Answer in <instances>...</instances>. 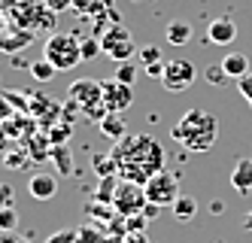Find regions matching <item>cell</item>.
<instances>
[{
  "label": "cell",
  "instance_id": "obj_31",
  "mask_svg": "<svg viewBox=\"0 0 252 243\" xmlns=\"http://www.w3.org/2000/svg\"><path fill=\"white\" fill-rule=\"evenodd\" d=\"M146 222H149V219H143V213H140V216H128V222H125V231H143V228H146Z\"/></svg>",
  "mask_w": 252,
  "mask_h": 243
},
{
  "label": "cell",
  "instance_id": "obj_33",
  "mask_svg": "<svg viewBox=\"0 0 252 243\" xmlns=\"http://www.w3.org/2000/svg\"><path fill=\"white\" fill-rule=\"evenodd\" d=\"M164 64H167V61H155V64H149V67H146V76L161 79V76H164Z\"/></svg>",
  "mask_w": 252,
  "mask_h": 243
},
{
  "label": "cell",
  "instance_id": "obj_25",
  "mask_svg": "<svg viewBox=\"0 0 252 243\" xmlns=\"http://www.w3.org/2000/svg\"><path fill=\"white\" fill-rule=\"evenodd\" d=\"M76 243H106V240H103V234L94 225H82L79 234H76Z\"/></svg>",
  "mask_w": 252,
  "mask_h": 243
},
{
  "label": "cell",
  "instance_id": "obj_9",
  "mask_svg": "<svg viewBox=\"0 0 252 243\" xmlns=\"http://www.w3.org/2000/svg\"><path fill=\"white\" fill-rule=\"evenodd\" d=\"M100 91H103V82H97V79H73L70 88H67V98L73 101V104H79V109L85 113L88 106L103 104L100 101Z\"/></svg>",
  "mask_w": 252,
  "mask_h": 243
},
{
  "label": "cell",
  "instance_id": "obj_8",
  "mask_svg": "<svg viewBox=\"0 0 252 243\" xmlns=\"http://www.w3.org/2000/svg\"><path fill=\"white\" fill-rule=\"evenodd\" d=\"M100 101L106 106V113H125V109L134 104V91H131V85H125L119 79H110V82H103Z\"/></svg>",
  "mask_w": 252,
  "mask_h": 243
},
{
  "label": "cell",
  "instance_id": "obj_23",
  "mask_svg": "<svg viewBox=\"0 0 252 243\" xmlns=\"http://www.w3.org/2000/svg\"><path fill=\"white\" fill-rule=\"evenodd\" d=\"M116 79L125 82V85H134V79H137V64L134 61H122L116 67Z\"/></svg>",
  "mask_w": 252,
  "mask_h": 243
},
{
  "label": "cell",
  "instance_id": "obj_30",
  "mask_svg": "<svg viewBox=\"0 0 252 243\" xmlns=\"http://www.w3.org/2000/svg\"><path fill=\"white\" fill-rule=\"evenodd\" d=\"M15 195H12V185L9 182H0V207H12Z\"/></svg>",
  "mask_w": 252,
  "mask_h": 243
},
{
  "label": "cell",
  "instance_id": "obj_10",
  "mask_svg": "<svg viewBox=\"0 0 252 243\" xmlns=\"http://www.w3.org/2000/svg\"><path fill=\"white\" fill-rule=\"evenodd\" d=\"M207 40L213 46H231L237 40V25H234V18L222 15V18H213L207 25Z\"/></svg>",
  "mask_w": 252,
  "mask_h": 243
},
{
  "label": "cell",
  "instance_id": "obj_2",
  "mask_svg": "<svg viewBox=\"0 0 252 243\" xmlns=\"http://www.w3.org/2000/svg\"><path fill=\"white\" fill-rule=\"evenodd\" d=\"M170 137L183 149H189V152H207V149H213L216 137H219V122H216L210 109L191 106L170 128Z\"/></svg>",
  "mask_w": 252,
  "mask_h": 243
},
{
  "label": "cell",
  "instance_id": "obj_36",
  "mask_svg": "<svg viewBox=\"0 0 252 243\" xmlns=\"http://www.w3.org/2000/svg\"><path fill=\"white\" fill-rule=\"evenodd\" d=\"M243 231H252V213L243 216Z\"/></svg>",
  "mask_w": 252,
  "mask_h": 243
},
{
  "label": "cell",
  "instance_id": "obj_6",
  "mask_svg": "<svg viewBox=\"0 0 252 243\" xmlns=\"http://www.w3.org/2000/svg\"><path fill=\"white\" fill-rule=\"evenodd\" d=\"M146 192H143L140 182H119L116 198H113V210L119 216H140L146 207Z\"/></svg>",
  "mask_w": 252,
  "mask_h": 243
},
{
  "label": "cell",
  "instance_id": "obj_26",
  "mask_svg": "<svg viewBox=\"0 0 252 243\" xmlns=\"http://www.w3.org/2000/svg\"><path fill=\"white\" fill-rule=\"evenodd\" d=\"M76 228H61V231H55V234H49L46 237V243H76Z\"/></svg>",
  "mask_w": 252,
  "mask_h": 243
},
{
  "label": "cell",
  "instance_id": "obj_22",
  "mask_svg": "<svg viewBox=\"0 0 252 243\" xmlns=\"http://www.w3.org/2000/svg\"><path fill=\"white\" fill-rule=\"evenodd\" d=\"M70 134H73V125H67V122L64 125H55V128L49 131V143L52 146H64L70 140Z\"/></svg>",
  "mask_w": 252,
  "mask_h": 243
},
{
  "label": "cell",
  "instance_id": "obj_13",
  "mask_svg": "<svg viewBox=\"0 0 252 243\" xmlns=\"http://www.w3.org/2000/svg\"><path fill=\"white\" fill-rule=\"evenodd\" d=\"M191 34H194V28H191V22H186V18H173V22L167 25V31H164L167 43L176 46V49H183L191 40Z\"/></svg>",
  "mask_w": 252,
  "mask_h": 243
},
{
  "label": "cell",
  "instance_id": "obj_4",
  "mask_svg": "<svg viewBox=\"0 0 252 243\" xmlns=\"http://www.w3.org/2000/svg\"><path fill=\"white\" fill-rule=\"evenodd\" d=\"M100 46H103V55L106 58H113L116 64L122 61H131L134 55L140 52L134 46V36L128 28H122V25H113V28H106V34L100 36Z\"/></svg>",
  "mask_w": 252,
  "mask_h": 243
},
{
  "label": "cell",
  "instance_id": "obj_15",
  "mask_svg": "<svg viewBox=\"0 0 252 243\" xmlns=\"http://www.w3.org/2000/svg\"><path fill=\"white\" fill-rule=\"evenodd\" d=\"M170 210H173V219L186 225V222H191L194 213H197V201H194L191 195H179V198L173 201V207H170Z\"/></svg>",
  "mask_w": 252,
  "mask_h": 243
},
{
  "label": "cell",
  "instance_id": "obj_14",
  "mask_svg": "<svg viewBox=\"0 0 252 243\" xmlns=\"http://www.w3.org/2000/svg\"><path fill=\"white\" fill-rule=\"evenodd\" d=\"M219 64H222V70L228 73V79H243L246 73H249V58H246L243 52H228Z\"/></svg>",
  "mask_w": 252,
  "mask_h": 243
},
{
  "label": "cell",
  "instance_id": "obj_17",
  "mask_svg": "<svg viewBox=\"0 0 252 243\" xmlns=\"http://www.w3.org/2000/svg\"><path fill=\"white\" fill-rule=\"evenodd\" d=\"M100 131H103L106 137H113V140H122L125 137V122L119 119V113H106L100 119Z\"/></svg>",
  "mask_w": 252,
  "mask_h": 243
},
{
  "label": "cell",
  "instance_id": "obj_7",
  "mask_svg": "<svg viewBox=\"0 0 252 243\" xmlns=\"http://www.w3.org/2000/svg\"><path fill=\"white\" fill-rule=\"evenodd\" d=\"M197 79V70L191 61L186 58H173L164 64V76H161V85H164L167 91H186L191 88V82Z\"/></svg>",
  "mask_w": 252,
  "mask_h": 243
},
{
  "label": "cell",
  "instance_id": "obj_24",
  "mask_svg": "<svg viewBox=\"0 0 252 243\" xmlns=\"http://www.w3.org/2000/svg\"><path fill=\"white\" fill-rule=\"evenodd\" d=\"M204 79H207L210 85H225V82H228V73L222 70V64H210V67L204 70Z\"/></svg>",
  "mask_w": 252,
  "mask_h": 243
},
{
  "label": "cell",
  "instance_id": "obj_3",
  "mask_svg": "<svg viewBox=\"0 0 252 243\" xmlns=\"http://www.w3.org/2000/svg\"><path fill=\"white\" fill-rule=\"evenodd\" d=\"M43 58L55 64V70H73L79 61H82V40H76L73 34H52L46 40V49H43Z\"/></svg>",
  "mask_w": 252,
  "mask_h": 243
},
{
  "label": "cell",
  "instance_id": "obj_27",
  "mask_svg": "<svg viewBox=\"0 0 252 243\" xmlns=\"http://www.w3.org/2000/svg\"><path fill=\"white\" fill-rule=\"evenodd\" d=\"M100 52H103L100 40H82V61H94Z\"/></svg>",
  "mask_w": 252,
  "mask_h": 243
},
{
  "label": "cell",
  "instance_id": "obj_18",
  "mask_svg": "<svg viewBox=\"0 0 252 243\" xmlns=\"http://www.w3.org/2000/svg\"><path fill=\"white\" fill-rule=\"evenodd\" d=\"M49 155H52V161H55V167L61 174H73V158H70L67 146H49Z\"/></svg>",
  "mask_w": 252,
  "mask_h": 243
},
{
  "label": "cell",
  "instance_id": "obj_11",
  "mask_svg": "<svg viewBox=\"0 0 252 243\" xmlns=\"http://www.w3.org/2000/svg\"><path fill=\"white\" fill-rule=\"evenodd\" d=\"M28 195L33 201H52L58 195V176L55 174H33L28 179Z\"/></svg>",
  "mask_w": 252,
  "mask_h": 243
},
{
  "label": "cell",
  "instance_id": "obj_29",
  "mask_svg": "<svg viewBox=\"0 0 252 243\" xmlns=\"http://www.w3.org/2000/svg\"><path fill=\"white\" fill-rule=\"evenodd\" d=\"M237 88H240V95H243V101L252 106V70L246 73L243 79H237Z\"/></svg>",
  "mask_w": 252,
  "mask_h": 243
},
{
  "label": "cell",
  "instance_id": "obj_21",
  "mask_svg": "<svg viewBox=\"0 0 252 243\" xmlns=\"http://www.w3.org/2000/svg\"><path fill=\"white\" fill-rule=\"evenodd\" d=\"M15 228H19V213H15V207H0V234L15 231Z\"/></svg>",
  "mask_w": 252,
  "mask_h": 243
},
{
  "label": "cell",
  "instance_id": "obj_5",
  "mask_svg": "<svg viewBox=\"0 0 252 243\" xmlns=\"http://www.w3.org/2000/svg\"><path fill=\"white\" fill-rule=\"evenodd\" d=\"M143 192H146L149 204H158V207H173V201L179 198V179L170 171H158L155 176L146 179Z\"/></svg>",
  "mask_w": 252,
  "mask_h": 243
},
{
  "label": "cell",
  "instance_id": "obj_12",
  "mask_svg": "<svg viewBox=\"0 0 252 243\" xmlns=\"http://www.w3.org/2000/svg\"><path fill=\"white\" fill-rule=\"evenodd\" d=\"M231 185H234V192H240V195L252 192V158H240L237 164H234Z\"/></svg>",
  "mask_w": 252,
  "mask_h": 243
},
{
  "label": "cell",
  "instance_id": "obj_20",
  "mask_svg": "<svg viewBox=\"0 0 252 243\" xmlns=\"http://www.w3.org/2000/svg\"><path fill=\"white\" fill-rule=\"evenodd\" d=\"M28 158H31L28 149H6V152H3V161L9 167H15V171H22V167L28 164Z\"/></svg>",
  "mask_w": 252,
  "mask_h": 243
},
{
  "label": "cell",
  "instance_id": "obj_35",
  "mask_svg": "<svg viewBox=\"0 0 252 243\" xmlns=\"http://www.w3.org/2000/svg\"><path fill=\"white\" fill-rule=\"evenodd\" d=\"M210 210H213V213H222V210H225V204H222V201H213V204H210Z\"/></svg>",
  "mask_w": 252,
  "mask_h": 243
},
{
  "label": "cell",
  "instance_id": "obj_32",
  "mask_svg": "<svg viewBox=\"0 0 252 243\" xmlns=\"http://www.w3.org/2000/svg\"><path fill=\"white\" fill-rule=\"evenodd\" d=\"M0 243H31V237H25L19 231H3L0 234Z\"/></svg>",
  "mask_w": 252,
  "mask_h": 243
},
{
  "label": "cell",
  "instance_id": "obj_28",
  "mask_svg": "<svg viewBox=\"0 0 252 243\" xmlns=\"http://www.w3.org/2000/svg\"><path fill=\"white\" fill-rule=\"evenodd\" d=\"M140 61L149 67V64H155V61H164V58H161V49H158V46H143V49H140Z\"/></svg>",
  "mask_w": 252,
  "mask_h": 243
},
{
  "label": "cell",
  "instance_id": "obj_16",
  "mask_svg": "<svg viewBox=\"0 0 252 243\" xmlns=\"http://www.w3.org/2000/svg\"><path fill=\"white\" fill-rule=\"evenodd\" d=\"M31 43V34L28 31H12L0 36V52H22Z\"/></svg>",
  "mask_w": 252,
  "mask_h": 243
},
{
  "label": "cell",
  "instance_id": "obj_19",
  "mask_svg": "<svg viewBox=\"0 0 252 243\" xmlns=\"http://www.w3.org/2000/svg\"><path fill=\"white\" fill-rule=\"evenodd\" d=\"M31 76L37 79V82H52V79L58 76V70H55V64H52V61L40 58V61H33V64H31Z\"/></svg>",
  "mask_w": 252,
  "mask_h": 243
},
{
  "label": "cell",
  "instance_id": "obj_1",
  "mask_svg": "<svg viewBox=\"0 0 252 243\" xmlns=\"http://www.w3.org/2000/svg\"><path fill=\"white\" fill-rule=\"evenodd\" d=\"M113 164L116 171L131 179V182H140L146 185L149 176H155L158 171H164V149L155 137H146V134H128L122 137L119 146L113 149Z\"/></svg>",
  "mask_w": 252,
  "mask_h": 243
},
{
  "label": "cell",
  "instance_id": "obj_34",
  "mask_svg": "<svg viewBox=\"0 0 252 243\" xmlns=\"http://www.w3.org/2000/svg\"><path fill=\"white\" fill-rule=\"evenodd\" d=\"M158 213H161V207H158V204H146V207H143V219H149V222H152Z\"/></svg>",
  "mask_w": 252,
  "mask_h": 243
},
{
  "label": "cell",
  "instance_id": "obj_37",
  "mask_svg": "<svg viewBox=\"0 0 252 243\" xmlns=\"http://www.w3.org/2000/svg\"><path fill=\"white\" fill-rule=\"evenodd\" d=\"M0 36H3V18H0Z\"/></svg>",
  "mask_w": 252,
  "mask_h": 243
}]
</instances>
